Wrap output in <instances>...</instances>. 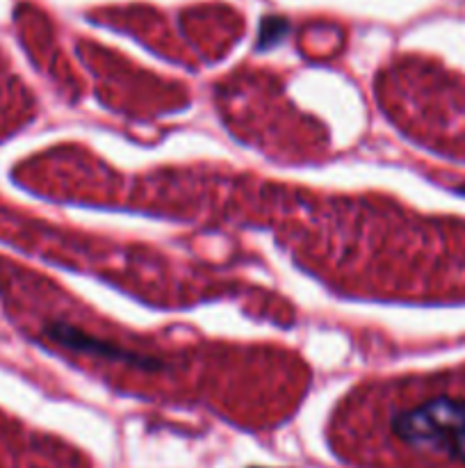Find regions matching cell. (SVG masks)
Listing matches in <instances>:
<instances>
[]
</instances>
